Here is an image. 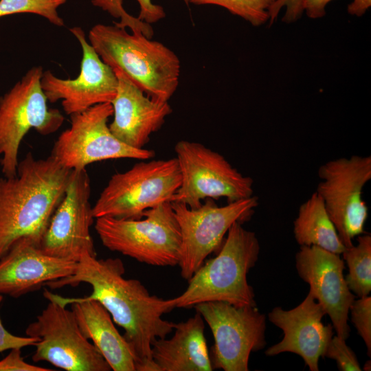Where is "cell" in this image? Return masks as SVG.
I'll return each instance as SVG.
<instances>
[{"instance_id":"3","label":"cell","mask_w":371,"mask_h":371,"mask_svg":"<svg viewBox=\"0 0 371 371\" xmlns=\"http://www.w3.org/2000/svg\"><path fill=\"white\" fill-rule=\"evenodd\" d=\"M89 41L102 60L122 71L150 98L168 102L179 82L177 55L163 43L142 33H128L113 25L96 24Z\"/></svg>"},{"instance_id":"11","label":"cell","mask_w":371,"mask_h":371,"mask_svg":"<svg viewBox=\"0 0 371 371\" xmlns=\"http://www.w3.org/2000/svg\"><path fill=\"white\" fill-rule=\"evenodd\" d=\"M212 333L210 357L214 369L248 371L251 352L266 346V317L256 306H236L215 301L194 306Z\"/></svg>"},{"instance_id":"13","label":"cell","mask_w":371,"mask_h":371,"mask_svg":"<svg viewBox=\"0 0 371 371\" xmlns=\"http://www.w3.org/2000/svg\"><path fill=\"white\" fill-rule=\"evenodd\" d=\"M316 192L322 199L330 218L345 247L364 232L368 207L363 200L364 186L371 179V157L352 155L322 164Z\"/></svg>"},{"instance_id":"1","label":"cell","mask_w":371,"mask_h":371,"mask_svg":"<svg viewBox=\"0 0 371 371\" xmlns=\"http://www.w3.org/2000/svg\"><path fill=\"white\" fill-rule=\"evenodd\" d=\"M125 268L119 258L97 259L85 256L74 273L46 286L58 289L86 283L92 293L83 297L100 302L113 322L124 330V338L135 357L137 371H157L151 357V343L171 333L174 323L162 315L172 308L167 300L152 295L136 279L124 278Z\"/></svg>"},{"instance_id":"25","label":"cell","mask_w":371,"mask_h":371,"mask_svg":"<svg viewBox=\"0 0 371 371\" xmlns=\"http://www.w3.org/2000/svg\"><path fill=\"white\" fill-rule=\"evenodd\" d=\"M67 0H0V18L8 15L32 13L47 19L56 26H64L58 8Z\"/></svg>"},{"instance_id":"17","label":"cell","mask_w":371,"mask_h":371,"mask_svg":"<svg viewBox=\"0 0 371 371\" xmlns=\"http://www.w3.org/2000/svg\"><path fill=\"white\" fill-rule=\"evenodd\" d=\"M326 315L322 305L308 292L296 307L284 310L273 308L269 320L282 330V341L268 348L267 356L292 352L300 356L311 371L319 370V360L333 336V326H325L322 319Z\"/></svg>"},{"instance_id":"24","label":"cell","mask_w":371,"mask_h":371,"mask_svg":"<svg viewBox=\"0 0 371 371\" xmlns=\"http://www.w3.org/2000/svg\"><path fill=\"white\" fill-rule=\"evenodd\" d=\"M194 5H216L250 23L260 26L269 19V10L277 0H183Z\"/></svg>"},{"instance_id":"28","label":"cell","mask_w":371,"mask_h":371,"mask_svg":"<svg viewBox=\"0 0 371 371\" xmlns=\"http://www.w3.org/2000/svg\"><path fill=\"white\" fill-rule=\"evenodd\" d=\"M322 357L335 360L341 371L361 370L357 356L346 344V339L337 335L331 338Z\"/></svg>"},{"instance_id":"27","label":"cell","mask_w":371,"mask_h":371,"mask_svg":"<svg viewBox=\"0 0 371 371\" xmlns=\"http://www.w3.org/2000/svg\"><path fill=\"white\" fill-rule=\"evenodd\" d=\"M351 321L363 339L367 354L371 355V297L368 295L355 300L350 307Z\"/></svg>"},{"instance_id":"15","label":"cell","mask_w":371,"mask_h":371,"mask_svg":"<svg viewBox=\"0 0 371 371\" xmlns=\"http://www.w3.org/2000/svg\"><path fill=\"white\" fill-rule=\"evenodd\" d=\"M69 31L82 50L79 75L74 79H62L47 70L43 72L41 85L47 100L52 103L61 100L64 111L71 115L95 104L111 103L117 93V78L87 42L81 27H74Z\"/></svg>"},{"instance_id":"34","label":"cell","mask_w":371,"mask_h":371,"mask_svg":"<svg viewBox=\"0 0 371 371\" xmlns=\"http://www.w3.org/2000/svg\"><path fill=\"white\" fill-rule=\"evenodd\" d=\"M371 6V0H353L348 5V12L354 16H361Z\"/></svg>"},{"instance_id":"6","label":"cell","mask_w":371,"mask_h":371,"mask_svg":"<svg viewBox=\"0 0 371 371\" xmlns=\"http://www.w3.org/2000/svg\"><path fill=\"white\" fill-rule=\"evenodd\" d=\"M180 184L176 157L140 161L111 177L92 207L93 216L141 218L146 210L170 202Z\"/></svg>"},{"instance_id":"29","label":"cell","mask_w":371,"mask_h":371,"mask_svg":"<svg viewBox=\"0 0 371 371\" xmlns=\"http://www.w3.org/2000/svg\"><path fill=\"white\" fill-rule=\"evenodd\" d=\"M284 6L286 7V12L282 17V21L286 23L296 21L304 12L302 0H277L269 12L270 25L274 22L280 10Z\"/></svg>"},{"instance_id":"14","label":"cell","mask_w":371,"mask_h":371,"mask_svg":"<svg viewBox=\"0 0 371 371\" xmlns=\"http://www.w3.org/2000/svg\"><path fill=\"white\" fill-rule=\"evenodd\" d=\"M86 168L73 170L65 196L49 223L39 247L46 254L78 262L96 256L90 228L95 218Z\"/></svg>"},{"instance_id":"26","label":"cell","mask_w":371,"mask_h":371,"mask_svg":"<svg viewBox=\"0 0 371 371\" xmlns=\"http://www.w3.org/2000/svg\"><path fill=\"white\" fill-rule=\"evenodd\" d=\"M91 3L113 17L120 19L119 22H113L117 26L129 28L132 32L142 33L149 38H153L154 31L150 24L128 14L123 7L122 0H91Z\"/></svg>"},{"instance_id":"8","label":"cell","mask_w":371,"mask_h":371,"mask_svg":"<svg viewBox=\"0 0 371 371\" xmlns=\"http://www.w3.org/2000/svg\"><path fill=\"white\" fill-rule=\"evenodd\" d=\"M49 301L30 323L25 334L36 337L34 362L47 361L67 371H110L111 368L95 346L81 332L66 297L45 290Z\"/></svg>"},{"instance_id":"7","label":"cell","mask_w":371,"mask_h":371,"mask_svg":"<svg viewBox=\"0 0 371 371\" xmlns=\"http://www.w3.org/2000/svg\"><path fill=\"white\" fill-rule=\"evenodd\" d=\"M43 67H34L0 98V165L3 176L16 175L21 143L31 129L42 135L56 132L65 117L49 109L41 85Z\"/></svg>"},{"instance_id":"30","label":"cell","mask_w":371,"mask_h":371,"mask_svg":"<svg viewBox=\"0 0 371 371\" xmlns=\"http://www.w3.org/2000/svg\"><path fill=\"white\" fill-rule=\"evenodd\" d=\"M21 348H13L0 360V371H52L26 362L21 356Z\"/></svg>"},{"instance_id":"22","label":"cell","mask_w":371,"mask_h":371,"mask_svg":"<svg viewBox=\"0 0 371 371\" xmlns=\"http://www.w3.org/2000/svg\"><path fill=\"white\" fill-rule=\"evenodd\" d=\"M293 233L300 246H316L337 254L346 248L316 192L300 206Z\"/></svg>"},{"instance_id":"20","label":"cell","mask_w":371,"mask_h":371,"mask_svg":"<svg viewBox=\"0 0 371 371\" xmlns=\"http://www.w3.org/2000/svg\"><path fill=\"white\" fill-rule=\"evenodd\" d=\"M170 339L157 338L151 343V357L157 371H212L213 368L204 336L201 315L174 323Z\"/></svg>"},{"instance_id":"32","label":"cell","mask_w":371,"mask_h":371,"mask_svg":"<svg viewBox=\"0 0 371 371\" xmlns=\"http://www.w3.org/2000/svg\"><path fill=\"white\" fill-rule=\"evenodd\" d=\"M139 5L138 19L147 23H156L166 16L164 8L152 0H136Z\"/></svg>"},{"instance_id":"12","label":"cell","mask_w":371,"mask_h":371,"mask_svg":"<svg viewBox=\"0 0 371 371\" xmlns=\"http://www.w3.org/2000/svg\"><path fill=\"white\" fill-rule=\"evenodd\" d=\"M113 113L111 103L105 102L71 115L70 127L58 136L50 155L71 170L107 159L153 157V150L131 147L112 134L107 122Z\"/></svg>"},{"instance_id":"23","label":"cell","mask_w":371,"mask_h":371,"mask_svg":"<svg viewBox=\"0 0 371 371\" xmlns=\"http://www.w3.org/2000/svg\"><path fill=\"white\" fill-rule=\"evenodd\" d=\"M357 241L341 254L348 267L345 278L348 288L355 295L363 297L371 291V236L360 234Z\"/></svg>"},{"instance_id":"9","label":"cell","mask_w":371,"mask_h":371,"mask_svg":"<svg viewBox=\"0 0 371 371\" xmlns=\"http://www.w3.org/2000/svg\"><path fill=\"white\" fill-rule=\"evenodd\" d=\"M181 184L170 202L197 208L205 199L225 197L228 203L253 196V179L244 176L218 153L194 142L175 147Z\"/></svg>"},{"instance_id":"33","label":"cell","mask_w":371,"mask_h":371,"mask_svg":"<svg viewBox=\"0 0 371 371\" xmlns=\"http://www.w3.org/2000/svg\"><path fill=\"white\" fill-rule=\"evenodd\" d=\"M332 0H302L304 12L311 19H319L326 14V7Z\"/></svg>"},{"instance_id":"21","label":"cell","mask_w":371,"mask_h":371,"mask_svg":"<svg viewBox=\"0 0 371 371\" xmlns=\"http://www.w3.org/2000/svg\"><path fill=\"white\" fill-rule=\"evenodd\" d=\"M71 303L82 334L98 350L113 371H137L135 357L129 345L115 328L113 319L95 300L67 297Z\"/></svg>"},{"instance_id":"18","label":"cell","mask_w":371,"mask_h":371,"mask_svg":"<svg viewBox=\"0 0 371 371\" xmlns=\"http://www.w3.org/2000/svg\"><path fill=\"white\" fill-rule=\"evenodd\" d=\"M113 71L117 88L111 102L113 120L109 129L124 144L144 148L151 134L161 128L172 113V108L168 102L157 101L146 95L120 70Z\"/></svg>"},{"instance_id":"31","label":"cell","mask_w":371,"mask_h":371,"mask_svg":"<svg viewBox=\"0 0 371 371\" xmlns=\"http://www.w3.org/2000/svg\"><path fill=\"white\" fill-rule=\"evenodd\" d=\"M3 297L0 294V306ZM38 341L36 337L17 336L10 333L3 326L0 316V353L13 348H23L26 346H34Z\"/></svg>"},{"instance_id":"4","label":"cell","mask_w":371,"mask_h":371,"mask_svg":"<svg viewBox=\"0 0 371 371\" xmlns=\"http://www.w3.org/2000/svg\"><path fill=\"white\" fill-rule=\"evenodd\" d=\"M260 244L254 232L240 222L229 227L216 257L203 262L188 280L180 295L167 300L175 308H189L207 302H225L236 306H256L247 273L258 260Z\"/></svg>"},{"instance_id":"35","label":"cell","mask_w":371,"mask_h":371,"mask_svg":"<svg viewBox=\"0 0 371 371\" xmlns=\"http://www.w3.org/2000/svg\"><path fill=\"white\" fill-rule=\"evenodd\" d=\"M370 361H366V363L364 364L363 370L366 371L370 370Z\"/></svg>"},{"instance_id":"5","label":"cell","mask_w":371,"mask_h":371,"mask_svg":"<svg viewBox=\"0 0 371 371\" xmlns=\"http://www.w3.org/2000/svg\"><path fill=\"white\" fill-rule=\"evenodd\" d=\"M95 219V229L111 251L149 265H179L181 236L170 202L146 210L139 219Z\"/></svg>"},{"instance_id":"10","label":"cell","mask_w":371,"mask_h":371,"mask_svg":"<svg viewBox=\"0 0 371 371\" xmlns=\"http://www.w3.org/2000/svg\"><path fill=\"white\" fill-rule=\"evenodd\" d=\"M170 203L181 231L178 265L186 280L220 247L232 225L247 221L259 203L258 196L254 195L221 207L212 199H207L200 207L193 209L181 203Z\"/></svg>"},{"instance_id":"19","label":"cell","mask_w":371,"mask_h":371,"mask_svg":"<svg viewBox=\"0 0 371 371\" xmlns=\"http://www.w3.org/2000/svg\"><path fill=\"white\" fill-rule=\"evenodd\" d=\"M76 265L45 254L29 239H21L0 259V294L19 297L72 275Z\"/></svg>"},{"instance_id":"16","label":"cell","mask_w":371,"mask_h":371,"mask_svg":"<svg viewBox=\"0 0 371 371\" xmlns=\"http://www.w3.org/2000/svg\"><path fill=\"white\" fill-rule=\"evenodd\" d=\"M295 267L300 278L309 284V293L330 317L336 335L346 340L350 331L349 310L355 295L344 276V259L316 246H300Z\"/></svg>"},{"instance_id":"2","label":"cell","mask_w":371,"mask_h":371,"mask_svg":"<svg viewBox=\"0 0 371 371\" xmlns=\"http://www.w3.org/2000/svg\"><path fill=\"white\" fill-rule=\"evenodd\" d=\"M71 171L51 155L36 159L30 152L15 175L0 178V259L21 239L40 245Z\"/></svg>"}]
</instances>
